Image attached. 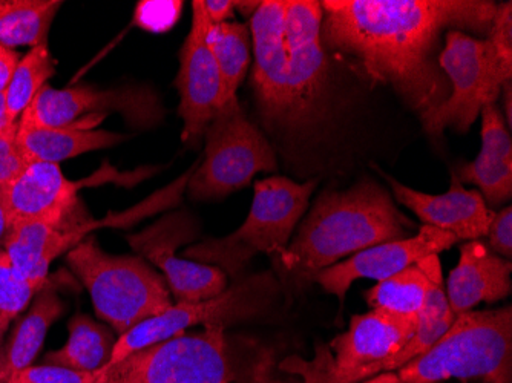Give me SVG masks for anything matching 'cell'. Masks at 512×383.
<instances>
[{"instance_id": "6da1fadb", "label": "cell", "mask_w": 512, "mask_h": 383, "mask_svg": "<svg viewBox=\"0 0 512 383\" xmlns=\"http://www.w3.org/2000/svg\"><path fill=\"white\" fill-rule=\"evenodd\" d=\"M321 39L350 66L390 85L424 117L450 95L436 57L445 30L490 33L497 11L485 0H325Z\"/></svg>"}, {"instance_id": "7a4b0ae2", "label": "cell", "mask_w": 512, "mask_h": 383, "mask_svg": "<svg viewBox=\"0 0 512 383\" xmlns=\"http://www.w3.org/2000/svg\"><path fill=\"white\" fill-rule=\"evenodd\" d=\"M322 19V4L315 0L261 2L250 17V83L267 129L307 131L321 120L329 86Z\"/></svg>"}, {"instance_id": "3957f363", "label": "cell", "mask_w": 512, "mask_h": 383, "mask_svg": "<svg viewBox=\"0 0 512 383\" xmlns=\"http://www.w3.org/2000/svg\"><path fill=\"white\" fill-rule=\"evenodd\" d=\"M411 229L387 190L364 178L347 190H324L276 259L290 275L310 279L344 256L408 238Z\"/></svg>"}, {"instance_id": "277c9868", "label": "cell", "mask_w": 512, "mask_h": 383, "mask_svg": "<svg viewBox=\"0 0 512 383\" xmlns=\"http://www.w3.org/2000/svg\"><path fill=\"white\" fill-rule=\"evenodd\" d=\"M401 383L482 380L512 383V311H467L456 316L421 356L394 371Z\"/></svg>"}, {"instance_id": "5b68a950", "label": "cell", "mask_w": 512, "mask_h": 383, "mask_svg": "<svg viewBox=\"0 0 512 383\" xmlns=\"http://www.w3.org/2000/svg\"><path fill=\"white\" fill-rule=\"evenodd\" d=\"M316 186L318 180L298 184L286 177L258 181L243 226L224 238L204 239L189 247L184 258L218 267L237 279L256 255L279 256L287 249Z\"/></svg>"}, {"instance_id": "8992f818", "label": "cell", "mask_w": 512, "mask_h": 383, "mask_svg": "<svg viewBox=\"0 0 512 383\" xmlns=\"http://www.w3.org/2000/svg\"><path fill=\"white\" fill-rule=\"evenodd\" d=\"M68 264L88 289L97 315L120 336L172 305L165 278L140 256L108 255L89 238L68 253Z\"/></svg>"}, {"instance_id": "52a82bcc", "label": "cell", "mask_w": 512, "mask_h": 383, "mask_svg": "<svg viewBox=\"0 0 512 383\" xmlns=\"http://www.w3.org/2000/svg\"><path fill=\"white\" fill-rule=\"evenodd\" d=\"M439 66L450 82L448 99L421 117L427 134L439 137L447 128L467 132L486 105H494L506 82H511L512 65L497 54L490 40L451 30L445 36Z\"/></svg>"}, {"instance_id": "ba28073f", "label": "cell", "mask_w": 512, "mask_h": 383, "mask_svg": "<svg viewBox=\"0 0 512 383\" xmlns=\"http://www.w3.org/2000/svg\"><path fill=\"white\" fill-rule=\"evenodd\" d=\"M97 383H235L226 328L209 325L129 354L97 371Z\"/></svg>"}, {"instance_id": "9c48e42d", "label": "cell", "mask_w": 512, "mask_h": 383, "mask_svg": "<svg viewBox=\"0 0 512 383\" xmlns=\"http://www.w3.org/2000/svg\"><path fill=\"white\" fill-rule=\"evenodd\" d=\"M204 137L203 163L188 181L194 200H221L246 187L256 174L275 172L278 167L272 146L247 120L238 99L224 105Z\"/></svg>"}, {"instance_id": "30bf717a", "label": "cell", "mask_w": 512, "mask_h": 383, "mask_svg": "<svg viewBox=\"0 0 512 383\" xmlns=\"http://www.w3.org/2000/svg\"><path fill=\"white\" fill-rule=\"evenodd\" d=\"M275 290L276 285L272 276L260 275L238 282L209 301L195 304L177 302L165 313L146 319L142 324L135 325L128 333L122 334L119 341L115 342L108 365L117 364L142 348L186 333L195 325H221L226 328L227 325L253 318L269 305Z\"/></svg>"}, {"instance_id": "8fae6325", "label": "cell", "mask_w": 512, "mask_h": 383, "mask_svg": "<svg viewBox=\"0 0 512 383\" xmlns=\"http://www.w3.org/2000/svg\"><path fill=\"white\" fill-rule=\"evenodd\" d=\"M105 111H119L135 126H152L160 122L163 109L151 91L119 89L97 91L89 86L56 89L45 85L20 115L19 128L91 129L96 125L85 120H102Z\"/></svg>"}, {"instance_id": "7c38bea8", "label": "cell", "mask_w": 512, "mask_h": 383, "mask_svg": "<svg viewBox=\"0 0 512 383\" xmlns=\"http://www.w3.org/2000/svg\"><path fill=\"white\" fill-rule=\"evenodd\" d=\"M194 236V224L181 212L128 236L132 249L154 262L165 275L175 301L184 304L209 301L227 289V275L223 270L175 255V250Z\"/></svg>"}, {"instance_id": "4fadbf2b", "label": "cell", "mask_w": 512, "mask_h": 383, "mask_svg": "<svg viewBox=\"0 0 512 383\" xmlns=\"http://www.w3.org/2000/svg\"><path fill=\"white\" fill-rule=\"evenodd\" d=\"M192 10L191 33L180 51V71L174 85L180 94L178 115L183 120L181 140L195 146L204 137L207 126L229 102L220 69L206 43L211 22L204 13L203 2L195 0Z\"/></svg>"}, {"instance_id": "5bb4252c", "label": "cell", "mask_w": 512, "mask_h": 383, "mask_svg": "<svg viewBox=\"0 0 512 383\" xmlns=\"http://www.w3.org/2000/svg\"><path fill=\"white\" fill-rule=\"evenodd\" d=\"M459 239L453 233L436 227L422 226L416 236L388 241L370 249L356 253L347 261L319 270L312 276L327 293L338 296L341 304L345 302L348 290L358 279H376L384 281L428 256L437 255L453 247Z\"/></svg>"}, {"instance_id": "9a60e30c", "label": "cell", "mask_w": 512, "mask_h": 383, "mask_svg": "<svg viewBox=\"0 0 512 383\" xmlns=\"http://www.w3.org/2000/svg\"><path fill=\"white\" fill-rule=\"evenodd\" d=\"M393 189L399 203L416 213L425 226L453 233L457 239L476 241L488 235L494 212L486 206L479 190H468L453 174L450 190L444 195H428L404 186L398 180L376 169Z\"/></svg>"}, {"instance_id": "2e32d148", "label": "cell", "mask_w": 512, "mask_h": 383, "mask_svg": "<svg viewBox=\"0 0 512 383\" xmlns=\"http://www.w3.org/2000/svg\"><path fill=\"white\" fill-rule=\"evenodd\" d=\"M77 190L59 164L31 163L4 190L10 227L22 221L60 223L76 209Z\"/></svg>"}, {"instance_id": "e0dca14e", "label": "cell", "mask_w": 512, "mask_h": 383, "mask_svg": "<svg viewBox=\"0 0 512 383\" xmlns=\"http://www.w3.org/2000/svg\"><path fill=\"white\" fill-rule=\"evenodd\" d=\"M512 264L476 239L460 247V259L448 278L447 299L454 318L482 302L502 301L511 293Z\"/></svg>"}, {"instance_id": "ac0fdd59", "label": "cell", "mask_w": 512, "mask_h": 383, "mask_svg": "<svg viewBox=\"0 0 512 383\" xmlns=\"http://www.w3.org/2000/svg\"><path fill=\"white\" fill-rule=\"evenodd\" d=\"M74 213L76 209L60 223L22 221L13 224L5 236V252L16 269L40 287L46 284L51 262L76 247L89 230L88 224L74 221Z\"/></svg>"}, {"instance_id": "d6986e66", "label": "cell", "mask_w": 512, "mask_h": 383, "mask_svg": "<svg viewBox=\"0 0 512 383\" xmlns=\"http://www.w3.org/2000/svg\"><path fill=\"white\" fill-rule=\"evenodd\" d=\"M482 149L476 160L460 167L457 178L476 184L490 206H502L512 195V141L499 109H482Z\"/></svg>"}, {"instance_id": "ffe728a7", "label": "cell", "mask_w": 512, "mask_h": 383, "mask_svg": "<svg viewBox=\"0 0 512 383\" xmlns=\"http://www.w3.org/2000/svg\"><path fill=\"white\" fill-rule=\"evenodd\" d=\"M123 135L108 131H91L76 128H19L17 145L28 163H56L111 148L123 141Z\"/></svg>"}, {"instance_id": "44dd1931", "label": "cell", "mask_w": 512, "mask_h": 383, "mask_svg": "<svg viewBox=\"0 0 512 383\" xmlns=\"http://www.w3.org/2000/svg\"><path fill=\"white\" fill-rule=\"evenodd\" d=\"M62 311L59 296L48 285H43L28 315L17 325L5 356L0 359V383H8L14 374L33 365L46 333Z\"/></svg>"}, {"instance_id": "7402d4cb", "label": "cell", "mask_w": 512, "mask_h": 383, "mask_svg": "<svg viewBox=\"0 0 512 383\" xmlns=\"http://www.w3.org/2000/svg\"><path fill=\"white\" fill-rule=\"evenodd\" d=\"M114 339L108 328L79 315L69 322V339L65 347L53 353L46 354L48 365L82 371V373H97L111 362Z\"/></svg>"}, {"instance_id": "603a6c76", "label": "cell", "mask_w": 512, "mask_h": 383, "mask_svg": "<svg viewBox=\"0 0 512 383\" xmlns=\"http://www.w3.org/2000/svg\"><path fill=\"white\" fill-rule=\"evenodd\" d=\"M60 0H0V45H46L54 17L62 8Z\"/></svg>"}, {"instance_id": "cb8c5ba5", "label": "cell", "mask_w": 512, "mask_h": 383, "mask_svg": "<svg viewBox=\"0 0 512 383\" xmlns=\"http://www.w3.org/2000/svg\"><path fill=\"white\" fill-rule=\"evenodd\" d=\"M206 43L223 77L227 102L237 100L238 88L243 83L250 65V28L240 22L209 25Z\"/></svg>"}, {"instance_id": "d4e9b609", "label": "cell", "mask_w": 512, "mask_h": 383, "mask_svg": "<svg viewBox=\"0 0 512 383\" xmlns=\"http://www.w3.org/2000/svg\"><path fill=\"white\" fill-rule=\"evenodd\" d=\"M427 290V276L416 264L379 281L365 293V301L373 310L382 308L398 315H417L424 305Z\"/></svg>"}, {"instance_id": "484cf974", "label": "cell", "mask_w": 512, "mask_h": 383, "mask_svg": "<svg viewBox=\"0 0 512 383\" xmlns=\"http://www.w3.org/2000/svg\"><path fill=\"white\" fill-rule=\"evenodd\" d=\"M56 63L51 57L48 46L40 45L33 48L27 56L20 59L7 89L8 117L16 123L23 111L28 108L37 92L45 86L46 80L54 76Z\"/></svg>"}, {"instance_id": "4316f807", "label": "cell", "mask_w": 512, "mask_h": 383, "mask_svg": "<svg viewBox=\"0 0 512 383\" xmlns=\"http://www.w3.org/2000/svg\"><path fill=\"white\" fill-rule=\"evenodd\" d=\"M40 289V285L16 269L5 250H0V336H4L11 321Z\"/></svg>"}, {"instance_id": "83f0119b", "label": "cell", "mask_w": 512, "mask_h": 383, "mask_svg": "<svg viewBox=\"0 0 512 383\" xmlns=\"http://www.w3.org/2000/svg\"><path fill=\"white\" fill-rule=\"evenodd\" d=\"M183 2H140L135 10V25L152 33H165L177 23Z\"/></svg>"}, {"instance_id": "f1b7e54d", "label": "cell", "mask_w": 512, "mask_h": 383, "mask_svg": "<svg viewBox=\"0 0 512 383\" xmlns=\"http://www.w3.org/2000/svg\"><path fill=\"white\" fill-rule=\"evenodd\" d=\"M19 123L7 131L0 132V189L10 187L23 171L30 166L17 145Z\"/></svg>"}, {"instance_id": "f546056e", "label": "cell", "mask_w": 512, "mask_h": 383, "mask_svg": "<svg viewBox=\"0 0 512 383\" xmlns=\"http://www.w3.org/2000/svg\"><path fill=\"white\" fill-rule=\"evenodd\" d=\"M8 383H97V376L96 373H82L56 365H31L14 374Z\"/></svg>"}, {"instance_id": "4dcf8cb0", "label": "cell", "mask_w": 512, "mask_h": 383, "mask_svg": "<svg viewBox=\"0 0 512 383\" xmlns=\"http://www.w3.org/2000/svg\"><path fill=\"white\" fill-rule=\"evenodd\" d=\"M490 42L496 48L497 54L512 65V4H505L497 7L493 23L490 28Z\"/></svg>"}, {"instance_id": "1f68e13d", "label": "cell", "mask_w": 512, "mask_h": 383, "mask_svg": "<svg viewBox=\"0 0 512 383\" xmlns=\"http://www.w3.org/2000/svg\"><path fill=\"white\" fill-rule=\"evenodd\" d=\"M490 247L496 255L511 258L512 256V209L505 207L499 213H494L490 229H488Z\"/></svg>"}, {"instance_id": "d6a6232c", "label": "cell", "mask_w": 512, "mask_h": 383, "mask_svg": "<svg viewBox=\"0 0 512 383\" xmlns=\"http://www.w3.org/2000/svg\"><path fill=\"white\" fill-rule=\"evenodd\" d=\"M246 383H302L296 380H284L276 374L275 362L269 350H261L247 370Z\"/></svg>"}, {"instance_id": "836d02e7", "label": "cell", "mask_w": 512, "mask_h": 383, "mask_svg": "<svg viewBox=\"0 0 512 383\" xmlns=\"http://www.w3.org/2000/svg\"><path fill=\"white\" fill-rule=\"evenodd\" d=\"M203 10L211 25H220L224 22H232L235 17V2H217V0H201Z\"/></svg>"}, {"instance_id": "e575fe53", "label": "cell", "mask_w": 512, "mask_h": 383, "mask_svg": "<svg viewBox=\"0 0 512 383\" xmlns=\"http://www.w3.org/2000/svg\"><path fill=\"white\" fill-rule=\"evenodd\" d=\"M20 56L14 50H8L5 46L0 45V92L7 89L17 65H19Z\"/></svg>"}, {"instance_id": "d590c367", "label": "cell", "mask_w": 512, "mask_h": 383, "mask_svg": "<svg viewBox=\"0 0 512 383\" xmlns=\"http://www.w3.org/2000/svg\"><path fill=\"white\" fill-rule=\"evenodd\" d=\"M10 230V218H8L7 203H5V192L0 189V239L7 236Z\"/></svg>"}, {"instance_id": "8d00e7d4", "label": "cell", "mask_w": 512, "mask_h": 383, "mask_svg": "<svg viewBox=\"0 0 512 383\" xmlns=\"http://www.w3.org/2000/svg\"><path fill=\"white\" fill-rule=\"evenodd\" d=\"M14 125H17V122H11V118L8 117L7 97H5V91L0 92V132L7 131V129L13 128Z\"/></svg>"}, {"instance_id": "74e56055", "label": "cell", "mask_w": 512, "mask_h": 383, "mask_svg": "<svg viewBox=\"0 0 512 383\" xmlns=\"http://www.w3.org/2000/svg\"><path fill=\"white\" fill-rule=\"evenodd\" d=\"M505 88V115H506V126L511 128L512 125V91H511V82H506L503 85Z\"/></svg>"}, {"instance_id": "f35d334b", "label": "cell", "mask_w": 512, "mask_h": 383, "mask_svg": "<svg viewBox=\"0 0 512 383\" xmlns=\"http://www.w3.org/2000/svg\"><path fill=\"white\" fill-rule=\"evenodd\" d=\"M260 5L261 2H235V10L240 11L243 16L252 17Z\"/></svg>"}, {"instance_id": "ab89813d", "label": "cell", "mask_w": 512, "mask_h": 383, "mask_svg": "<svg viewBox=\"0 0 512 383\" xmlns=\"http://www.w3.org/2000/svg\"><path fill=\"white\" fill-rule=\"evenodd\" d=\"M361 383H401V380H399L398 374L396 373H384L364 380V382Z\"/></svg>"}]
</instances>
